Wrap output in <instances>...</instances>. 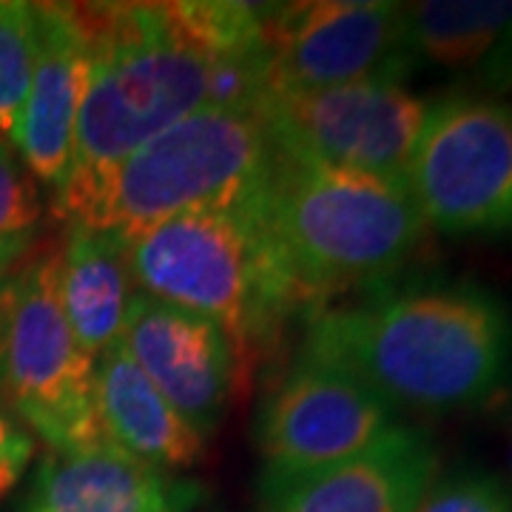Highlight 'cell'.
<instances>
[{"mask_svg":"<svg viewBox=\"0 0 512 512\" xmlns=\"http://www.w3.org/2000/svg\"><path fill=\"white\" fill-rule=\"evenodd\" d=\"M404 185L427 228L450 237L512 234V106L444 97L427 109Z\"/></svg>","mask_w":512,"mask_h":512,"instance_id":"cell-7","label":"cell"},{"mask_svg":"<svg viewBox=\"0 0 512 512\" xmlns=\"http://www.w3.org/2000/svg\"><path fill=\"white\" fill-rule=\"evenodd\" d=\"M436 473L430 436L396 424L359 456L308 473H262L259 512H416Z\"/></svg>","mask_w":512,"mask_h":512,"instance_id":"cell-12","label":"cell"},{"mask_svg":"<svg viewBox=\"0 0 512 512\" xmlns=\"http://www.w3.org/2000/svg\"><path fill=\"white\" fill-rule=\"evenodd\" d=\"M3 399L57 453L109 444L97 416L94 362L77 345L57 296V251L15 271Z\"/></svg>","mask_w":512,"mask_h":512,"instance_id":"cell-6","label":"cell"},{"mask_svg":"<svg viewBox=\"0 0 512 512\" xmlns=\"http://www.w3.org/2000/svg\"><path fill=\"white\" fill-rule=\"evenodd\" d=\"M43 225L37 180L12 143L0 137V268L12 271L32 254Z\"/></svg>","mask_w":512,"mask_h":512,"instance_id":"cell-19","label":"cell"},{"mask_svg":"<svg viewBox=\"0 0 512 512\" xmlns=\"http://www.w3.org/2000/svg\"><path fill=\"white\" fill-rule=\"evenodd\" d=\"M259 188L245 200L185 211L120 242L137 291L217 322L245 362L251 348L302 308L265 234Z\"/></svg>","mask_w":512,"mask_h":512,"instance_id":"cell-5","label":"cell"},{"mask_svg":"<svg viewBox=\"0 0 512 512\" xmlns=\"http://www.w3.org/2000/svg\"><path fill=\"white\" fill-rule=\"evenodd\" d=\"M416 57L404 3L305 0L268 6L265 92H311L367 80L402 83Z\"/></svg>","mask_w":512,"mask_h":512,"instance_id":"cell-8","label":"cell"},{"mask_svg":"<svg viewBox=\"0 0 512 512\" xmlns=\"http://www.w3.org/2000/svg\"><path fill=\"white\" fill-rule=\"evenodd\" d=\"M37 55L35 3L0 0V137L15 140Z\"/></svg>","mask_w":512,"mask_h":512,"instance_id":"cell-18","label":"cell"},{"mask_svg":"<svg viewBox=\"0 0 512 512\" xmlns=\"http://www.w3.org/2000/svg\"><path fill=\"white\" fill-rule=\"evenodd\" d=\"M416 512H512V498L501 478L458 470L436 478Z\"/></svg>","mask_w":512,"mask_h":512,"instance_id":"cell-20","label":"cell"},{"mask_svg":"<svg viewBox=\"0 0 512 512\" xmlns=\"http://www.w3.org/2000/svg\"><path fill=\"white\" fill-rule=\"evenodd\" d=\"M137 293L117 239L83 225H66L57 248V296L77 345L92 362L120 345Z\"/></svg>","mask_w":512,"mask_h":512,"instance_id":"cell-16","label":"cell"},{"mask_svg":"<svg viewBox=\"0 0 512 512\" xmlns=\"http://www.w3.org/2000/svg\"><path fill=\"white\" fill-rule=\"evenodd\" d=\"M299 356L345 370L393 407H473L510 379L512 316L478 285L424 282L350 308H319Z\"/></svg>","mask_w":512,"mask_h":512,"instance_id":"cell-1","label":"cell"},{"mask_svg":"<svg viewBox=\"0 0 512 512\" xmlns=\"http://www.w3.org/2000/svg\"><path fill=\"white\" fill-rule=\"evenodd\" d=\"M274 157L256 100L205 103L106 174L57 188L55 214L123 242L185 211L245 200Z\"/></svg>","mask_w":512,"mask_h":512,"instance_id":"cell-4","label":"cell"},{"mask_svg":"<svg viewBox=\"0 0 512 512\" xmlns=\"http://www.w3.org/2000/svg\"><path fill=\"white\" fill-rule=\"evenodd\" d=\"M32 453H35V439L9 413L0 410V498L26 473Z\"/></svg>","mask_w":512,"mask_h":512,"instance_id":"cell-21","label":"cell"},{"mask_svg":"<svg viewBox=\"0 0 512 512\" xmlns=\"http://www.w3.org/2000/svg\"><path fill=\"white\" fill-rule=\"evenodd\" d=\"M120 345L202 439L220 427L248 365L217 322L146 293L134 296Z\"/></svg>","mask_w":512,"mask_h":512,"instance_id":"cell-11","label":"cell"},{"mask_svg":"<svg viewBox=\"0 0 512 512\" xmlns=\"http://www.w3.org/2000/svg\"><path fill=\"white\" fill-rule=\"evenodd\" d=\"M416 60L470 72L493 89H512L510 0H424L404 6Z\"/></svg>","mask_w":512,"mask_h":512,"instance_id":"cell-17","label":"cell"},{"mask_svg":"<svg viewBox=\"0 0 512 512\" xmlns=\"http://www.w3.org/2000/svg\"><path fill=\"white\" fill-rule=\"evenodd\" d=\"M200 498V484L103 444L77 453L49 450L18 512H191Z\"/></svg>","mask_w":512,"mask_h":512,"instance_id":"cell-14","label":"cell"},{"mask_svg":"<svg viewBox=\"0 0 512 512\" xmlns=\"http://www.w3.org/2000/svg\"><path fill=\"white\" fill-rule=\"evenodd\" d=\"M259 217L299 305L402 268L427 234L407 185L276 148Z\"/></svg>","mask_w":512,"mask_h":512,"instance_id":"cell-3","label":"cell"},{"mask_svg":"<svg viewBox=\"0 0 512 512\" xmlns=\"http://www.w3.org/2000/svg\"><path fill=\"white\" fill-rule=\"evenodd\" d=\"M393 427V404L376 390L339 367L296 356L256 416L262 473L328 467L370 450Z\"/></svg>","mask_w":512,"mask_h":512,"instance_id":"cell-10","label":"cell"},{"mask_svg":"<svg viewBox=\"0 0 512 512\" xmlns=\"http://www.w3.org/2000/svg\"><path fill=\"white\" fill-rule=\"evenodd\" d=\"M256 103L276 148L393 183H404L430 109L404 83L387 80L265 92Z\"/></svg>","mask_w":512,"mask_h":512,"instance_id":"cell-9","label":"cell"},{"mask_svg":"<svg viewBox=\"0 0 512 512\" xmlns=\"http://www.w3.org/2000/svg\"><path fill=\"white\" fill-rule=\"evenodd\" d=\"M94 399L111 447L154 470L177 473L194 467L205 450V439L148 382L123 345L94 359Z\"/></svg>","mask_w":512,"mask_h":512,"instance_id":"cell-15","label":"cell"},{"mask_svg":"<svg viewBox=\"0 0 512 512\" xmlns=\"http://www.w3.org/2000/svg\"><path fill=\"white\" fill-rule=\"evenodd\" d=\"M74 9L89 46V86L63 185L106 174L165 128L214 103L225 77L177 18L174 3H74Z\"/></svg>","mask_w":512,"mask_h":512,"instance_id":"cell-2","label":"cell"},{"mask_svg":"<svg viewBox=\"0 0 512 512\" xmlns=\"http://www.w3.org/2000/svg\"><path fill=\"white\" fill-rule=\"evenodd\" d=\"M12 291H15V274L0 268V396H3V367H6V345H9V322H12Z\"/></svg>","mask_w":512,"mask_h":512,"instance_id":"cell-22","label":"cell"},{"mask_svg":"<svg viewBox=\"0 0 512 512\" xmlns=\"http://www.w3.org/2000/svg\"><path fill=\"white\" fill-rule=\"evenodd\" d=\"M37 55L12 146L37 183L60 188L89 86V46L74 3H35Z\"/></svg>","mask_w":512,"mask_h":512,"instance_id":"cell-13","label":"cell"}]
</instances>
